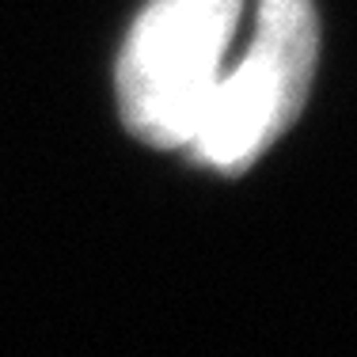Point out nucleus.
Instances as JSON below:
<instances>
[{
	"label": "nucleus",
	"instance_id": "f03ea898",
	"mask_svg": "<svg viewBox=\"0 0 357 357\" xmlns=\"http://www.w3.org/2000/svg\"><path fill=\"white\" fill-rule=\"evenodd\" d=\"M319 27L308 0H259L248 54L220 73L190 152L217 172H243L296 122L316 73Z\"/></svg>",
	"mask_w": 357,
	"mask_h": 357
},
{
	"label": "nucleus",
	"instance_id": "f257e3e1",
	"mask_svg": "<svg viewBox=\"0 0 357 357\" xmlns=\"http://www.w3.org/2000/svg\"><path fill=\"white\" fill-rule=\"evenodd\" d=\"M243 0H152L122 50L118 103L144 144L186 149L213 96Z\"/></svg>",
	"mask_w": 357,
	"mask_h": 357
}]
</instances>
